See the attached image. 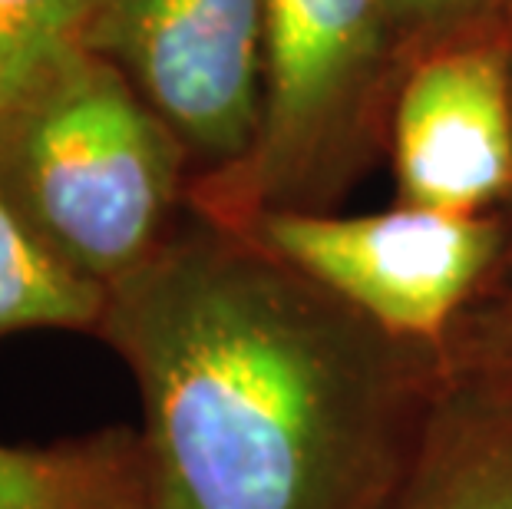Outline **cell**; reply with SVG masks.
I'll list each match as a JSON object with an SVG mask.
<instances>
[{"label": "cell", "instance_id": "6da1fadb", "mask_svg": "<svg viewBox=\"0 0 512 509\" xmlns=\"http://www.w3.org/2000/svg\"><path fill=\"white\" fill-rule=\"evenodd\" d=\"M96 338L133 374L152 509H390L446 397L437 348L195 209Z\"/></svg>", "mask_w": 512, "mask_h": 509}, {"label": "cell", "instance_id": "7a4b0ae2", "mask_svg": "<svg viewBox=\"0 0 512 509\" xmlns=\"http://www.w3.org/2000/svg\"><path fill=\"white\" fill-rule=\"evenodd\" d=\"M176 133L110 60L73 50L0 113V189L76 275L110 291L189 209Z\"/></svg>", "mask_w": 512, "mask_h": 509}, {"label": "cell", "instance_id": "9c48e42d", "mask_svg": "<svg viewBox=\"0 0 512 509\" xmlns=\"http://www.w3.org/2000/svg\"><path fill=\"white\" fill-rule=\"evenodd\" d=\"M106 288L63 265L0 189V338L20 331L96 334Z\"/></svg>", "mask_w": 512, "mask_h": 509}, {"label": "cell", "instance_id": "52a82bcc", "mask_svg": "<svg viewBox=\"0 0 512 509\" xmlns=\"http://www.w3.org/2000/svg\"><path fill=\"white\" fill-rule=\"evenodd\" d=\"M390 509H512V397L446 387Z\"/></svg>", "mask_w": 512, "mask_h": 509}, {"label": "cell", "instance_id": "ba28073f", "mask_svg": "<svg viewBox=\"0 0 512 509\" xmlns=\"http://www.w3.org/2000/svg\"><path fill=\"white\" fill-rule=\"evenodd\" d=\"M0 509H152L136 427L0 443Z\"/></svg>", "mask_w": 512, "mask_h": 509}, {"label": "cell", "instance_id": "3957f363", "mask_svg": "<svg viewBox=\"0 0 512 509\" xmlns=\"http://www.w3.org/2000/svg\"><path fill=\"white\" fill-rule=\"evenodd\" d=\"M265 106L255 149L192 179L189 209L212 222L261 212H337L387 156L407 57L390 0H261Z\"/></svg>", "mask_w": 512, "mask_h": 509}, {"label": "cell", "instance_id": "4fadbf2b", "mask_svg": "<svg viewBox=\"0 0 512 509\" xmlns=\"http://www.w3.org/2000/svg\"><path fill=\"white\" fill-rule=\"evenodd\" d=\"M499 219L506 225V252H503V262H499L496 275L499 278H512V199L506 202V209L499 212Z\"/></svg>", "mask_w": 512, "mask_h": 509}, {"label": "cell", "instance_id": "8992f818", "mask_svg": "<svg viewBox=\"0 0 512 509\" xmlns=\"http://www.w3.org/2000/svg\"><path fill=\"white\" fill-rule=\"evenodd\" d=\"M387 159L403 205L503 212L512 199V47L466 43L413 63L390 119Z\"/></svg>", "mask_w": 512, "mask_h": 509}, {"label": "cell", "instance_id": "8fae6325", "mask_svg": "<svg viewBox=\"0 0 512 509\" xmlns=\"http://www.w3.org/2000/svg\"><path fill=\"white\" fill-rule=\"evenodd\" d=\"M450 391L512 397V278L493 275L437 348Z\"/></svg>", "mask_w": 512, "mask_h": 509}, {"label": "cell", "instance_id": "277c9868", "mask_svg": "<svg viewBox=\"0 0 512 509\" xmlns=\"http://www.w3.org/2000/svg\"><path fill=\"white\" fill-rule=\"evenodd\" d=\"M228 229L390 334L427 348H440L506 252L499 212L446 215L403 202L367 215L261 212Z\"/></svg>", "mask_w": 512, "mask_h": 509}, {"label": "cell", "instance_id": "5b68a950", "mask_svg": "<svg viewBox=\"0 0 512 509\" xmlns=\"http://www.w3.org/2000/svg\"><path fill=\"white\" fill-rule=\"evenodd\" d=\"M83 50L110 60L189 156L222 176L255 149L265 106L261 0H93Z\"/></svg>", "mask_w": 512, "mask_h": 509}, {"label": "cell", "instance_id": "30bf717a", "mask_svg": "<svg viewBox=\"0 0 512 509\" xmlns=\"http://www.w3.org/2000/svg\"><path fill=\"white\" fill-rule=\"evenodd\" d=\"M93 0H0V113L83 47Z\"/></svg>", "mask_w": 512, "mask_h": 509}, {"label": "cell", "instance_id": "7c38bea8", "mask_svg": "<svg viewBox=\"0 0 512 509\" xmlns=\"http://www.w3.org/2000/svg\"><path fill=\"white\" fill-rule=\"evenodd\" d=\"M407 67L466 43L512 47V0H390Z\"/></svg>", "mask_w": 512, "mask_h": 509}]
</instances>
